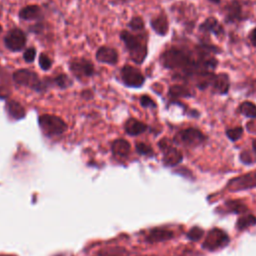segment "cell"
Segmentation results:
<instances>
[{"mask_svg":"<svg viewBox=\"0 0 256 256\" xmlns=\"http://www.w3.org/2000/svg\"><path fill=\"white\" fill-rule=\"evenodd\" d=\"M120 39L128 50L131 59L137 64H142L148 52L146 38L142 35H135L127 30H123L120 33Z\"/></svg>","mask_w":256,"mask_h":256,"instance_id":"6da1fadb","label":"cell"},{"mask_svg":"<svg viewBox=\"0 0 256 256\" xmlns=\"http://www.w3.org/2000/svg\"><path fill=\"white\" fill-rule=\"evenodd\" d=\"M13 80L15 83L21 86L28 87L37 92H43L51 85L50 78L40 79L37 73L28 69H20L14 72Z\"/></svg>","mask_w":256,"mask_h":256,"instance_id":"7a4b0ae2","label":"cell"},{"mask_svg":"<svg viewBox=\"0 0 256 256\" xmlns=\"http://www.w3.org/2000/svg\"><path fill=\"white\" fill-rule=\"evenodd\" d=\"M38 124L43 134L49 137L59 136L67 129V125L62 118L51 114L40 115L38 118Z\"/></svg>","mask_w":256,"mask_h":256,"instance_id":"3957f363","label":"cell"},{"mask_svg":"<svg viewBox=\"0 0 256 256\" xmlns=\"http://www.w3.org/2000/svg\"><path fill=\"white\" fill-rule=\"evenodd\" d=\"M205 140L206 136L203 134V132L193 127H189L179 131L174 137L175 142L188 147L198 146L205 142Z\"/></svg>","mask_w":256,"mask_h":256,"instance_id":"277c9868","label":"cell"},{"mask_svg":"<svg viewBox=\"0 0 256 256\" xmlns=\"http://www.w3.org/2000/svg\"><path fill=\"white\" fill-rule=\"evenodd\" d=\"M229 243V236L225 231L219 228L211 229L205 240L202 243V247L209 251H215L217 249L225 247Z\"/></svg>","mask_w":256,"mask_h":256,"instance_id":"5b68a950","label":"cell"},{"mask_svg":"<svg viewBox=\"0 0 256 256\" xmlns=\"http://www.w3.org/2000/svg\"><path fill=\"white\" fill-rule=\"evenodd\" d=\"M69 68L72 74L79 80L90 78L95 72L93 63L85 58L72 59L69 63Z\"/></svg>","mask_w":256,"mask_h":256,"instance_id":"8992f818","label":"cell"},{"mask_svg":"<svg viewBox=\"0 0 256 256\" xmlns=\"http://www.w3.org/2000/svg\"><path fill=\"white\" fill-rule=\"evenodd\" d=\"M158 145L163 151V163L165 166L174 167L182 161L183 155L181 151L173 147L167 139L160 140Z\"/></svg>","mask_w":256,"mask_h":256,"instance_id":"52a82bcc","label":"cell"},{"mask_svg":"<svg viewBox=\"0 0 256 256\" xmlns=\"http://www.w3.org/2000/svg\"><path fill=\"white\" fill-rule=\"evenodd\" d=\"M121 77L126 86L133 88L141 87L145 81V77L142 72L131 65H124L121 68Z\"/></svg>","mask_w":256,"mask_h":256,"instance_id":"ba28073f","label":"cell"},{"mask_svg":"<svg viewBox=\"0 0 256 256\" xmlns=\"http://www.w3.org/2000/svg\"><path fill=\"white\" fill-rule=\"evenodd\" d=\"M26 44V35L19 28H13L4 37V45L12 52L20 51Z\"/></svg>","mask_w":256,"mask_h":256,"instance_id":"9c48e42d","label":"cell"},{"mask_svg":"<svg viewBox=\"0 0 256 256\" xmlns=\"http://www.w3.org/2000/svg\"><path fill=\"white\" fill-rule=\"evenodd\" d=\"M231 191L246 190L256 187V170L231 179L226 186Z\"/></svg>","mask_w":256,"mask_h":256,"instance_id":"30bf717a","label":"cell"},{"mask_svg":"<svg viewBox=\"0 0 256 256\" xmlns=\"http://www.w3.org/2000/svg\"><path fill=\"white\" fill-rule=\"evenodd\" d=\"M214 92L224 95L227 94L230 88V79L228 74L226 73H219L213 74L210 80V86Z\"/></svg>","mask_w":256,"mask_h":256,"instance_id":"8fae6325","label":"cell"},{"mask_svg":"<svg viewBox=\"0 0 256 256\" xmlns=\"http://www.w3.org/2000/svg\"><path fill=\"white\" fill-rule=\"evenodd\" d=\"M96 59L101 63L115 65L118 61V52L114 48L102 46L96 52Z\"/></svg>","mask_w":256,"mask_h":256,"instance_id":"7c38bea8","label":"cell"},{"mask_svg":"<svg viewBox=\"0 0 256 256\" xmlns=\"http://www.w3.org/2000/svg\"><path fill=\"white\" fill-rule=\"evenodd\" d=\"M199 30L206 34H214L215 36H222L224 34V29L221 23L214 17H208L199 26Z\"/></svg>","mask_w":256,"mask_h":256,"instance_id":"4fadbf2b","label":"cell"},{"mask_svg":"<svg viewBox=\"0 0 256 256\" xmlns=\"http://www.w3.org/2000/svg\"><path fill=\"white\" fill-rule=\"evenodd\" d=\"M5 109L8 116L13 120L23 119L26 114L24 107L16 100H7L5 104Z\"/></svg>","mask_w":256,"mask_h":256,"instance_id":"5bb4252c","label":"cell"},{"mask_svg":"<svg viewBox=\"0 0 256 256\" xmlns=\"http://www.w3.org/2000/svg\"><path fill=\"white\" fill-rule=\"evenodd\" d=\"M150 25L152 29L160 36H165L168 33L169 30V23L167 20V17L164 13L159 14L158 16L154 17L150 21Z\"/></svg>","mask_w":256,"mask_h":256,"instance_id":"9a60e30c","label":"cell"},{"mask_svg":"<svg viewBox=\"0 0 256 256\" xmlns=\"http://www.w3.org/2000/svg\"><path fill=\"white\" fill-rule=\"evenodd\" d=\"M225 20L226 22H235L242 20V8L239 2L232 1L225 9Z\"/></svg>","mask_w":256,"mask_h":256,"instance_id":"2e32d148","label":"cell"},{"mask_svg":"<svg viewBox=\"0 0 256 256\" xmlns=\"http://www.w3.org/2000/svg\"><path fill=\"white\" fill-rule=\"evenodd\" d=\"M19 17L22 20H39L43 17L42 9L35 4L28 5L20 10Z\"/></svg>","mask_w":256,"mask_h":256,"instance_id":"e0dca14e","label":"cell"},{"mask_svg":"<svg viewBox=\"0 0 256 256\" xmlns=\"http://www.w3.org/2000/svg\"><path fill=\"white\" fill-rule=\"evenodd\" d=\"M125 131L131 136H137L147 130V125L135 118H129L125 122Z\"/></svg>","mask_w":256,"mask_h":256,"instance_id":"ac0fdd59","label":"cell"},{"mask_svg":"<svg viewBox=\"0 0 256 256\" xmlns=\"http://www.w3.org/2000/svg\"><path fill=\"white\" fill-rule=\"evenodd\" d=\"M173 237V232L168 230V229H164V228H155L152 229L151 231H149L146 240L150 243H154V242H160V241H166L169 240Z\"/></svg>","mask_w":256,"mask_h":256,"instance_id":"d6986e66","label":"cell"},{"mask_svg":"<svg viewBox=\"0 0 256 256\" xmlns=\"http://www.w3.org/2000/svg\"><path fill=\"white\" fill-rule=\"evenodd\" d=\"M111 150L114 155L124 157L127 156L130 152V144L125 139H116L111 145Z\"/></svg>","mask_w":256,"mask_h":256,"instance_id":"ffe728a7","label":"cell"},{"mask_svg":"<svg viewBox=\"0 0 256 256\" xmlns=\"http://www.w3.org/2000/svg\"><path fill=\"white\" fill-rule=\"evenodd\" d=\"M169 96L173 99H177V98H188V97H192L194 94L191 92V90L184 86V85H172L169 88Z\"/></svg>","mask_w":256,"mask_h":256,"instance_id":"44dd1931","label":"cell"},{"mask_svg":"<svg viewBox=\"0 0 256 256\" xmlns=\"http://www.w3.org/2000/svg\"><path fill=\"white\" fill-rule=\"evenodd\" d=\"M247 211V207L238 200H230L224 204L223 213H244Z\"/></svg>","mask_w":256,"mask_h":256,"instance_id":"7402d4cb","label":"cell"},{"mask_svg":"<svg viewBox=\"0 0 256 256\" xmlns=\"http://www.w3.org/2000/svg\"><path fill=\"white\" fill-rule=\"evenodd\" d=\"M238 112L248 118H256V105L250 101H244L238 106Z\"/></svg>","mask_w":256,"mask_h":256,"instance_id":"603a6c76","label":"cell"},{"mask_svg":"<svg viewBox=\"0 0 256 256\" xmlns=\"http://www.w3.org/2000/svg\"><path fill=\"white\" fill-rule=\"evenodd\" d=\"M256 224V217L252 214L244 215L240 217L236 222V227L238 230H245Z\"/></svg>","mask_w":256,"mask_h":256,"instance_id":"cb8c5ba5","label":"cell"},{"mask_svg":"<svg viewBox=\"0 0 256 256\" xmlns=\"http://www.w3.org/2000/svg\"><path fill=\"white\" fill-rule=\"evenodd\" d=\"M50 81H51V84L53 83V84H55L57 87H59V88H61V89H65V88L71 86V84H72L71 79H70L66 74H63V73L57 75V76H56L55 78H53V79H50Z\"/></svg>","mask_w":256,"mask_h":256,"instance_id":"d4e9b609","label":"cell"},{"mask_svg":"<svg viewBox=\"0 0 256 256\" xmlns=\"http://www.w3.org/2000/svg\"><path fill=\"white\" fill-rule=\"evenodd\" d=\"M243 134V128L241 126H236L234 128H229L226 130V136L231 141H237Z\"/></svg>","mask_w":256,"mask_h":256,"instance_id":"484cf974","label":"cell"},{"mask_svg":"<svg viewBox=\"0 0 256 256\" xmlns=\"http://www.w3.org/2000/svg\"><path fill=\"white\" fill-rule=\"evenodd\" d=\"M128 27L135 30V31L143 30L144 29V21L140 16H135L129 21Z\"/></svg>","mask_w":256,"mask_h":256,"instance_id":"4316f807","label":"cell"},{"mask_svg":"<svg viewBox=\"0 0 256 256\" xmlns=\"http://www.w3.org/2000/svg\"><path fill=\"white\" fill-rule=\"evenodd\" d=\"M203 234H204L203 229H201V228L195 226V227L191 228V229L188 231L187 237H188L191 241H197V240H199V239L203 236Z\"/></svg>","mask_w":256,"mask_h":256,"instance_id":"83f0119b","label":"cell"},{"mask_svg":"<svg viewBox=\"0 0 256 256\" xmlns=\"http://www.w3.org/2000/svg\"><path fill=\"white\" fill-rule=\"evenodd\" d=\"M136 151L139 153V154H141V155H152L153 154V150H152V148L149 146V145H147V144H145V143H143V142H140V143H137L136 144Z\"/></svg>","mask_w":256,"mask_h":256,"instance_id":"f1b7e54d","label":"cell"},{"mask_svg":"<svg viewBox=\"0 0 256 256\" xmlns=\"http://www.w3.org/2000/svg\"><path fill=\"white\" fill-rule=\"evenodd\" d=\"M39 65L41 67V69L43 70H48L51 65H52V62H51V59L44 53L40 54L39 56Z\"/></svg>","mask_w":256,"mask_h":256,"instance_id":"f546056e","label":"cell"},{"mask_svg":"<svg viewBox=\"0 0 256 256\" xmlns=\"http://www.w3.org/2000/svg\"><path fill=\"white\" fill-rule=\"evenodd\" d=\"M140 104L142 107L144 108H149V107H152V108H155L156 107V103L153 101V99L148 96V95H142L140 97Z\"/></svg>","mask_w":256,"mask_h":256,"instance_id":"4dcf8cb0","label":"cell"},{"mask_svg":"<svg viewBox=\"0 0 256 256\" xmlns=\"http://www.w3.org/2000/svg\"><path fill=\"white\" fill-rule=\"evenodd\" d=\"M35 56H36V50L34 47H29L27 48L24 53H23V58L26 62L28 63H31L34 61L35 59Z\"/></svg>","mask_w":256,"mask_h":256,"instance_id":"1f68e13d","label":"cell"},{"mask_svg":"<svg viewBox=\"0 0 256 256\" xmlns=\"http://www.w3.org/2000/svg\"><path fill=\"white\" fill-rule=\"evenodd\" d=\"M240 159L243 163H246V164H249L252 162V159H251V156L249 154V152L247 151H243L241 154H240Z\"/></svg>","mask_w":256,"mask_h":256,"instance_id":"d6a6232c","label":"cell"},{"mask_svg":"<svg viewBox=\"0 0 256 256\" xmlns=\"http://www.w3.org/2000/svg\"><path fill=\"white\" fill-rule=\"evenodd\" d=\"M249 40H250V42L252 43L253 46H256V27L250 32Z\"/></svg>","mask_w":256,"mask_h":256,"instance_id":"836d02e7","label":"cell"},{"mask_svg":"<svg viewBox=\"0 0 256 256\" xmlns=\"http://www.w3.org/2000/svg\"><path fill=\"white\" fill-rule=\"evenodd\" d=\"M9 96V92L8 90H6L5 88H0V98L1 99H5Z\"/></svg>","mask_w":256,"mask_h":256,"instance_id":"e575fe53","label":"cell"},{"mask_svg":"<svg viewBox=\"0 0 256 256\" xmlns=\"http://www.w3.org/2000/svg\"><path fill=\"white\" fill-rule=\"evenodd\" d=\"M252 148H253V151L256 153V138L253 139L252 141Z\"/></svg>","mask_w":256,"mask_h":256,"instance_id":"d590c367","label":"cell"},{"mask_svg":"<svg viewBox=\"0 0 256 256\" xmlns=\"http://www.w3.org/2000/svg\"><path fill=\"white\" fill-rule=\"evenodd\" d=\"M209 1H211V2H213V3H215V4H218V3H220L221 0H209Z\"/></svg>","mask_w":256,"mask_h":256,"instance_id":"8d00e7d4","label":"cell"},{"mask_svg":"<svg viewBox=\"0 0 256 256\" xmlns=\"http://www.w3.org/2000/svg\"><path fill=\"white\" fill-rule=\"evenodd\" d=\"M0 256H14V255H0Z\"/></svg>","mask_w":256,"mask_h":256,"instance_id":"74e56055","label":"cell"},{"mask_svg":"<svg viewBox=\"0 0 256 256\" xmlns=\"http://www.w3.org/2000/svg\"><path fill=\"white\" fill-rule=\"evenodd\" d=\"M1 32H2V26L0 25V33H1Z\"/></svg>","mask_w":256,"mask_h":256,"instance_id":"f35d334b","label":"cell"}]
</instances>
